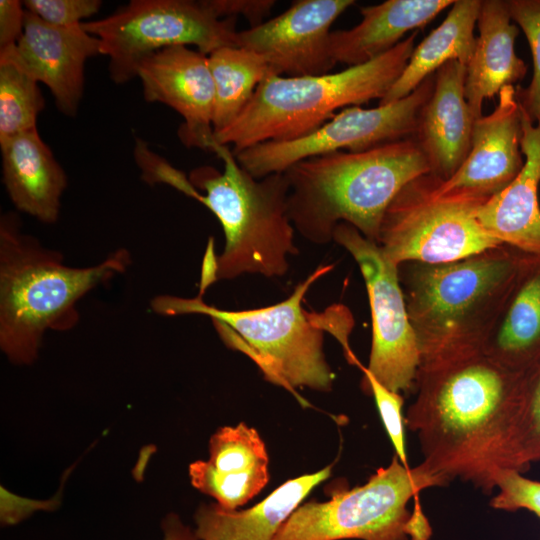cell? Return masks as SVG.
Returning a JSON list of instances; mask_svg holds the SVG:
<instances>
[{
    "mask_svg": "<svg viewBox=\"0 0 540 540\" xmlns=\"http://www.w3.org/2000/svg\"><path fill=\"white\" fill-rule=\"evenodd\" d=\"M521 381L522 372L483 352L419 368L405 423L418 436L421 463L447 484L461 479L491 492L499 474L513 470Z\"/></svg>",
    "mask_w": 540,
    "mask_h": 540,
    "instance_id": "6da1fadb",
    "label": "cell"
},
{
    "mask_svg": "<svg viewBox=\"0 0 540 540\" xmlns=\"http://www.w3.org/2000/svg\"><path fill=\"white\" fill-rule=\"evenodd\" d=\"M526 254L501 244L450 263L398 266L420 368L482 352Z\"/></svg>",
    "mask_w": 540,
    "mask_h": 540,
    "instance_id": "7a4b0ae2",
    "label": "cell"
},
{
    "mask_svg": "<svg viewBox=\"0 0 540 540\" xmlns=\"http://www.w3.org/2000/svg\"><path fill=\"white\" fill-rule=\"evenodd\" d=\"M289 182L288 215L306 240H333L345 222L378 243L384 214L412 180L430 173L414 138L361 151H335L302 160L285 172Z\"/></svg>",
    "mask_w": 540,
    "mask_h": 540,
    "instance_id": "3957f363",
    "label": "cell"
},
{
    "mask_svg": "<svg viewBox=\"0 0 540 540\" xmlns=\"http://www.w3.org/2000/svg\"><path fill=\"white\" fill-rule=\"evenodd\" d=\"M132 262L124 248L101 262L73 267L21 229L14 213L0 219V348L10 362L30 365L47 330L64 331L79 319L77 303L89 291L123 274Z\"/></svg>",
    "mask_w": 540,
    "mask_h": 540,
    "instance_id": "277c9868",
    "label": "cell"
},
{
    "mask_svg": "<svg viewBox=\"0 0 540 540\" xmlns=\"http://www.w3.org/2000/svg\"><path fill=\"white\" fill-rule=\"evenodd\" d=\"M332 269V264L319 266L297 284L288 298L267 307L225 310L207 304L199 295H159L150 305L154 312L165 316H208L228 348L251 359L265 380L299 398L295 392L299 387L317 391L332 388L334 374L323 351L325 330L341 342L349 363L357 359L348 344L349 333L333 327V317L342 306L331 315L309 313L302 306L312 284Z\"/></svg>",
    "mask_w": 540,
    "mask_h": 540,
    "instance_id": "5b68a950",
    "label": "cell"
},
{
    "mask_svg": "<svg viewBox=\"0 0 540 540\" xmlns=\"http://www.w3.org/2000/svg\"><path fill=\"white\" fill-rule=\"evenodd\" d=\"M211 151L222 160L223 171L201 166L188 178L196 189L193 198L220 222L225 246L221 255L205 256L199 296L212 283L243 274L282 277L289 270V257L298 254L285 173L255 178L227 146L213 143Z\"/></svg>",
    "mask_w": 540,
    "mask_h": 540,
    "instance_id": "8992f818",
    "label": "cell"
},
{
    "mask_svg": "<svg viewBox=\"0 0 540 540\" xmlns=\"http://www.w3.org/2000/svg\"><path fill=\"white\" fill-rule=\"evenodd\" d=\"M413 31L384 55L337 73L289 77L272 75L256 89L242 113L214 133V142L233 154L265 142L311 134L340 108L381 100L403 72L415 48Z\"/></svg>",
    "mask_w": 540,
    "mask_h": 540,
    "instance_id": "52a82bcc",
    "label": "cell"
},
{
    "mask_svg": "<svg viewBox=\"0 0 540 540\" xmlns=\"http://www.w3.org/2000/svg\"><path fill=\"white\" fill-rule=\"evenodd\" d=\"M445 485L422 463L405 467L395 455L364 485L325 502L299 505L273 540H409L413 515L409 501L424 489Z\"/></svg>",
    "mask_w": 540,
    "mask_h": 540,
    "instance_id": "ba28073f",
    "label": "cell"
},
{
    "mask_svg": "<svg viewBox=\"0 0 540 540\" xmlns=\"http://www.w3.org/2000/svg\"><path fill=\"white\" fill-rule=\"evenodd\" d=\"M436 182L431 174L412 180L384 214L378 244L398 266L450 263L502 244L478 219L488 199L458 191L438 193Z\"/></svg>",
    "mask_w": 540,
    "mask_h": 540,
    "instance_id": "9c48e42d",
    "label": "cell"
},
{
    "mask_svg": "<svg viewBox=\"0 0 540 540\" xmlns=\"http://www.w3.org/2000/svg\"><path fill=\"white\" fill-rule=\"evenodd\" d=\"M82 27L100 41L116 84L137 77L147 56L172 46L195 45L209 55L222 47H239L235 17L219 18L205 0H132L113 14Z\"/></svg>",
    "mask_w": 540,
    "mask_h": 540,
    "instance_id": "30bf717a",
    "label": "cell"
},
{
    "mask_svg": "<svg viewBox=\"0 0 540 540\" xmlns=\"http://www.w3.org/2000/svg\"><path fill=\"white\" fill-rule=\"evenodd\" d=\"M435 74L408 96L375 108L351 106L336 113L320 128L304 137L265 142L236 154L241 167L255 178L284 173L310 157L347 149L361 152L390 142L413 138L420 111L429 99Z\"/></svg>",
    "mask_w": 540,
    "mask_h": 540,
    "instance_id": "8fae6325",
    "label": "cell"
},
{
    "mask_svg": "<svg viewBox=\"0 0 540 540\" xmlns=\"http://www.w3.org/2000/svg\"><path fill=\"white\" fill-rule=\"evenodd\" d=\"M333 241L351 254L365 281L372 318L367 371L394 392H410L416 386L421 357L398 265L378 243L365 238L348 223L336 226Z\"/></svg>",
    "mask_w": 540,
    "mask_h": 540,
    "instance_id": "7c38bea8",
    "label": "cell"
},
{
    "mask_svg": "<svg viewBox=\"0 0 540 540\" xmlns=\"http://www.w3.org/2000/svg\"><path fill=\"white\" fill-rule=\"evenodd\" d=\"M353 0H299L280 15L238 32L239 47L261 55L280 76L328 74L330 27Z\"/></svg>",
    "mask_w": 540,
    "mask_h": 540,
    "instance_id": "4fadbf2b",
    "label": "cell"
},
{
    "mask_svg": "<svg viewBox=\"0 0 540 540\" xmlns=\"http://www.w3.org/2000/svg\"><path fill=\"white\" fill-rule=\"evenodd\" d=\"M137 77L146 101L163 103L183 117L179 137L187 147L211 150L215 86L208 55L187 46L167 47L144 58Z\"/></svg>",
    "mask_w": 540,
    "mask_h": 540,
    "instance_id": "5bb4252c",
    "label": "cell"
},
{
    "mask_svg": "<svg viewBox=\"0 0 540 540\" xmlns=\"http://www.w3.org/2000/svg\"><path fill=\"white\" fill-rule=\"evenodd\" d=\"M522 133V108L516 89L506 86L499 92L492 113L474 121L467 158L449 179L437 178L436 191L490 199L504 190L524 166Z\"/></svg>",
    "mask_w": 540,
    "mask_h": 540,
    "instance_id": "9a60e30c",
    "label": "cell"
},
{
    "mask_svg": "<svg viewBox=\"0 0 540 540\" xmlns=\"http://www.w3.org/2000/svg\"><path fill=\"white\" fill-rule=\"evenodd\" d=\"M16 52L30 74L44 83L66 116L77 114L84 91L86 61L100 54V41L82 25L57 27L25 10Z\"/></svg>",
    "mask_w": 540,
    "mask_h": 540,
    "instance_id": "2e32d148",
    "label": "cell"
},
{
    "mask_svg": "<svg viewBox=\"0 0 540 540\" xmlns=\"http://www.w3.org/2000/svg\"><path fill=\"white\" fill-rule=\"evenodd\" d=\"M209 459L189 465L191 484L227 510H236L269 481V458L258 432L244 423L216 431Z\"/></svg>",
    "mask_w": 540,
    "mask_h": 540,
    "instance_id": "e0dca14e",
    "label": "cell"
},
{
    "mask_svg": "<svg viewBox=\"0 0 540 540\" xmlns=\"http://www.w3.org/2000/svg\"><path fill=\"white\" fill-rule=\"evenodd\" d=\"M466 65L450 61L435 73L433 91L423 105L414 139L431 175L449 179L471 148L473 118L465 97Z\"/></svg>",
    "mask_w": 540,
    "mask_h": 540,
    "instance_id": "ac0fdd59",
    "label": "cell"
},
{
    "mask_svg": "<svg viewBox=\"0 0 540 540\" xmlns=\"http://www.w3.org/2000/svg\"><path fill=\"white\" fill-rule=\"evenodd\" d=\"M522 129L524 166L504 190L481 206L478 219L502 244L540 255V120L533 123L523 108Z\"/></svg>",
    "mask_w": 540,
    "mask_h": 540,
    "instance_id": "d6986e66",
    "label": "cell"
},
{
    "mask_svg": "<svg viewBox=\"0 0 540 540\" xmlns=\"http://www.w3.org/2000/svg\"><path fill=\"white\" fill-rule=\"evenodd\" d=\"M3 183L14 206L40 222L55 223L67 177L38 130L0 140Z\"/></svg>",
    "mask_w": 540,
    "mask_h": 540,
    "instance_id": "ffe728a7",
    "label": "cell"
},
{
    "mask_svg": "<svg viewBox=\"0 0 540 540\" xmlns=\"http://www.w3.org/2000/svg\"><path fill=\"white\" fill-rule=\"evenodd\" d=\"M477 25L479 35L465 78V97L475 120L483 116L484 100L522 80L527 71L515 52L519 30L512 23L507 1L482 0Z\"/></svg>",
    "mask_w": 540,
    "mask_h": 540,
    "instance_id": "44dd1931",
    "label": "cell"
},
{
    "mask_svg": "<svg viewBox=\"0 0 540 540\" xmlns=\"http://www.w3.org/2000/svg\"><path fill=\"white\" fill-rule=\"evenodd\" d=\"M454 0H388L360 8L361 22L330 33V53L335 63H368L393 49L409 31L431 22Z\"/></svg>",
    "mask_w": 540,
    "mask_h": 540,
    "instance_id": "7402d4cb",
    "label": "cell"
},
{
    "mask_svg": "<svg viewBox=\"0 0 540 540\" xmlns=\"http://www.w3.org/2000/svg\"><path fill=\"white\" fill-rule=\"evenodd\" d=\"M482 352L517 372L540 358V255H525Z\"/></svg>",
    "mask_w": 540,
    "mask_h": 540,
    "instance_id": "603a6c76",
    "label": "cell"
},
{
    "mask_svg": "<svg viewBox=\"0 0 540 540\" xmlns=\"http://www.w3.org/2000/svg\"><path fill=\"white\" fill-rule=\"evenodd\" d=\"M331 466L290 479L246 510L201 505L195 514L198 540H273L275 534L310 491L326 480Z\"/></svg>",
    "mask_w": 540,
    "mask_h": 540,
    "instance_id": "cb8c5ba5",
    "label": "cell"
},
{
    "mask_svg": "<svg viewBox=\"0 0 540 540\" xmlns=\"http://www.w3.org/2000/svg\"><path fill=\"white\" fill-rule=\"evenodd\" d=\"M481 3L482 0H455L443 22L415 46L403 72L379 105L408 96L450 61L467 66L476 45L474 28Z\"/></svg>",
    "mask_w": 540,
    "mask_h": 540,
    "instance_id": "d4e9b609",
    "label": "cell"
},
{
    "mask_svg": "<svg viewBox=\"0 0 540 540\" xmlns=\"http://www.w3.org/2000/svg\"><path fill=\"white\" fill-rule=\"evenodd\" d=\"M215 86L214 133L230 125L251 101L257 87L278 75L259 54L243 47H222L208 55Z\"/></svg>",
    "mask_w": 540,
    "mask_h": 540,
    "instance_id": "484cf974",
    "label": "cell"
},
{
    "mask_svg": "<svg viewBox=\"0 0 540 540\" xmlns=\"http://www.w3.org/2000/svg\"><path fill=\"white\" fill-rule=\"evenodd\" d=\"M38 83L21 62L16 45L0 50V140L37 129L44 108Z\"/></svg>",
    "mask_w": 540,
    "mask_h": 540,
    "instance_id": "4316f807",
    "label": "cell"
},
{
    "mask_svg": "<svg viewBox=\"0 0 540 540\" xmlns=\"http://www.w3.org/2000/svg\"><path fill=\"white\" fill-rule=\"evenodd\" d=\"M513 470L540 461V358L522 372L511 440Z\"/></svg>",
    "mask_w": 540,
    "mask_h": 540,
    "instance_id": "83f0119b",
    "label": "cell"
},
{
    "mask_svg": "<svg viewBox=\"0 0 540 540\" xmlns=\"http://www.w3.org/2000/svg\"><path fill=\"white\" fill-rule=\"evenodd\" d=\"M509 13L523 31L533 59V75L527 88L516 89L517 99L533 123L540 120V0H507Z\"/></svg>",
    "mask_w": 540,
    "mask_h": 540,
    "instance_id": "f1b7e54d",
    "label": "cell"
},
{
    "mask_svg": "<svg viewBox=\"0 0 540 540\" xmlns=\"http://www.w3.org/2000/svg\"><path fill=\"white\" fill-rule=\"evenodd\" d=\"M359 368L364 374V389L374 397L381 420L394 447L395 455L405 467H409L404 436L405 418L402 414L403 396L382 385L367 371L366 367L360 365Z\"/></svg>",
    "mask_w": 540,
    "mask_h": 540,
    "instance_id": "f546056e",
    "label": "cell"
},
{
    "mask_svg": "<svg viewBox=\"0 0 540 540\" xmlns=\"http://www.w3.org/2000/svg\"><path fill=\"white\" fill-rule=\"evenodd\" d=\"M498 492L490 506L497 510H528L540 518V482L531 480L517 470L502 471L496 481Z\"/></svg>",
    "mask_w": 540,
    "mask_h": 540,
    "instance_id": "4dcf8cb0",
    "label": "cell"
},
{
    "mask_svg": "<svg viewBox=\"0 0 540 540\" xmlns=\"http://www.w3.org/2000/svg\"><path fill=\"white\" fill-rule=\"evenodd\" d=\"M26 11L57 27H73L96 14L102 5L99 0H26Z\"/></svg>",
    "mask_w": 540,
    "mask_h": 540,
    "instance_id": "1f68e13d",
    "label": "cell"
},
{
    "mask_svg": "<svg viewBox=\"0 0 540 540\" xmlns=\"http://www.w3.org/2000/svg\"><path fill=\"white\" fill-rule=\"evenodd\" d=\"M134 155L145 182L150 184L165 183L188 197L193 195L195 188L190 183L189 178L165 159L153 153L144 141L137 140Z\"/></svg>",
    "mask_w": 540,
    "mask_h": 540,
    "instance_id": "d6a6232c",
    "label": "cell"
},
{
    "mask_svg": "<svg viewBox=\"0 0 540 540\" xmlns=\"http://www.w3.org/2000/svg\"><path fill=\"white\" fill-rule=\"evenodd\" d=\"M208 7L219 17H245L251 27L264 22L270 14L274 0H205Z\"/></svg>",
    "mask_w": 540,
    "mask_h": 540,
    "instance_id": "836d02e7",
    "label": "cell"
},
{
    "mask_svg": "<svg viewBox=\"0 0 540 540\" xmlns=\"http://www.w3.org/2000/svg\"><path fill=\"white\" fill-rule=\"evenodd\" d=\"M25 8L18 0L0 1V50L15 46L24 30Z\"/></svg>",
    "mask_w": 540,
    "mask_h": 540,
    "instance_id": "e575fe53",
    "label": "cell"
},
{
    "mask_svg": "<svg viewBox=\"0 0 540 540\" xmlns=\"http://www.w3.org/2000/svg\"><path fill=\"white\" fill-rule=\"evenodd\" d=\"M163 540H198L175 514H169L162 523Z\"/></svg>",
    "mask_w": 540,
    "mask_h": 540,
    "instance_id": "d590c367",
    "label": "cell"
}]
</instances>
